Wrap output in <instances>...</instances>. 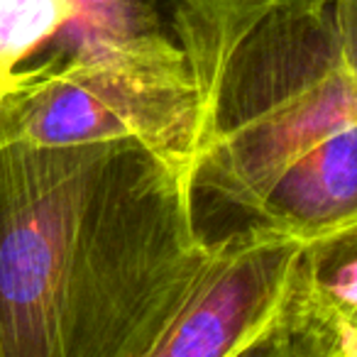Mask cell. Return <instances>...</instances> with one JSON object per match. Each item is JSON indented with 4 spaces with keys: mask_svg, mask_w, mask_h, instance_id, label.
<instances>
[{
    "mask_svg": "<svg viewBox=\"0 0 357 357\" xmlns=\"http://www.w3.org/2000/svg\"><path fill=\"white\" fill-rule=\"evenodd\" d=\"M211 250L194 174L135 139L105 142L56 269L47 357H149Z\"/></svg>",
    "mask_w": 357,
    "mask_h": 357,
    "instance_id": "6da1fadb",
    "label": "cell"
},
{
    "mask_svg": "<svg viewBox=\"0 0 357 357\" xmlns=\"http://www.w3.org/2000/svg\"><path fill=\"white\" fill-rule=\"evenodd\" d=\"M357 125V0H287L228 56L206 108L194 189L257 213L311 144Z\"/></svg>",
    "mask_w": 357,
    "mask_h": 357,
    "instance_id": "7a4b0ae2",
    "label": "cell"
},
{
    "mask_svg": "<svg viewBox=\"0 0 357 357\" xmlns=\"http://www.w3.org/2000/svg\"><path fill=\"white\" fill-rule=\"evenodd\" d=\"M206 100L174 37L142 27L52 54L0 100V142L74 147L135 139L194 174Z\"/></svg>",
    "mask_w": 357,
    "mask_h": 357,
    "instance_id": "3957f363",
    "label": "cell"
},
{
    "mask_svg": "<svg viewBox=\"0 0 357 357\" xmlns=\"http://www.w3.org/2000/svg\"><path fill=\"white\" fill-rule=\"evenodd\" d=\"M100 147L0 142V357H47L56 269Z\"/></svg>",
    "mask_w": 357,
    "mask_h": 357,
    "instance_id": "277c9868",
    "label": "cell"
},
{
    "mask_svg": "<svg viewBox=\"0 0 357 357\" xmlns=\"http://www.w3.org/2000/svg\"><path fill=\"white\" fill-rule=\"evenodd\" d=\"M301 243L255 223L213 243L199 284L149 357H235L282 311Z\"/></svg>",
    "mask_w": 357,
    "mask_h": 357,
    "instance_id": "5b68a950",
    "label": "cell"
},
{
    "mask_svg": "<svg viewBox=\"0 0 357 357\" xmlns=\"http://www.w3.org/2000/svg\"><path fill=\"white\" fill-rule=\"evenodd\" d=\"M277 333L287 357H357V223L298 248Z\"/></svg>",
    "mask_w": 357,
    "mask_h": 357,
    "instance_id": "8992f818",
    "label": "cell"
},
{
    "mask_svg": "<svg viewBox=\"0 0 357 357\" xmlns=\"http://www.w3.org/2000/svg\"><path fill=\"white\" fill-rule=\"evenodd\" d=\"M255 218L301 245L357 223V125L298 154Z\"/></svg>",
    "mask_w": 357,
    "mask_h": 357,
    "instance_id": "52a82bcc",
    "label": "cell"
},
{
    "mask_svg": "<svg viewBox=\"0 0 357 357\" xmlns=\"http://www.w3.org/2000/svg\"><path fill=\"white\" fill-rule=\"evenodd\" d=\"M287 0H176L174 32L186 52L206 108L220 69L235 47Z\"/></svg>",
    "mask_w": 357,
    "mask_h": 357,
    "instance_id": "ba28073f",
    "label": "cell"
},
{
    "mask_svg": "<svg viewBox=\"0 0 357 357\" xmlns=\"http://www.w3.org/2000/svg\"><path fill=\"white\" fill-rule=\"evenodd\" d=\"M79 17V0H0V100Z\"/></svg>",
    "mask_w": 357,
    "mask_h": 357,
    "instance_id": "9c48e42d",
    "label": "cell"
},
{
    "mask_svg": "<svg viewBox=\"0 0 357 357\" xmlns=\"http://www.w3.org/2000/svg\"><path fill=\"white\" fill-rule=\"evenodd\" d=\"M235 357H287L284 352V345L279 340V333H277V321L274 326L269 328L264 335H259L255 342H250L243 352H238Z\"/></svg>",
    "mask_w": 357,
    "mask_h": 357,
    "instance_id": "30bf717a",
    "label": "cell"
}]
</instances>
